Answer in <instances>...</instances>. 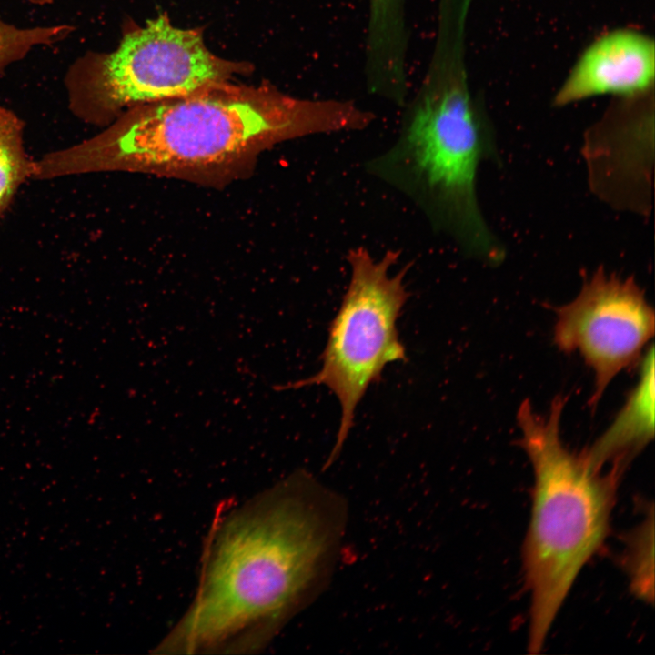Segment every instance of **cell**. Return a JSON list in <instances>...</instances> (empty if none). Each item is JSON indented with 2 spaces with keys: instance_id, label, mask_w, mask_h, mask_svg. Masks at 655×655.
Masks as SVG:
<instances>
[{
  "instance_id": "cell-6",
  "label": "cell",
  "mask_w": 655,
  "mask_h": 655,
  "mask_svg": "<svg viewBox=\"0 0 655 655\" xmlns=\"http://www.w3.org/2000/svg\"><path fill=\"white\" fill-rule=\"evenodd\" d=\"M399 256L396 249H388L379 258L366 247L348 250L349 282L329 324L320 369L309 378L279 386L282 390L326 386L338 399L339 428L326 467L340 453L368 388L379 380L388 364L407 359L397 321L408 299L405 277L410 267L393 274L391 268Z\"/></svg>"
},
{
  "instance_id": "cell-12",
  "label": "cell",
  "mask_w": 655,
  "mask_h": 655,
  "mask_svg": "<svg viewBox=\"0 0 655 655\" xmlns=\"http://www.w3.org/2000/svg\"><path fill=\"white\" fill-rule=\"evenodd\" d=\"M654 510L646 509L644 518L624 538L621 563L633 595L652 604L654 600Z\"/></svg>"
},
{
  "instance_id": "cell-14",
  "label": "cell",
  "mask_w": 655,
  "mask_h": 655,
  "mask_svg": "<svg viewBox=\"0 0 655 655\" xmlns=\"http://www.w3.org/2000/svg\"><path fill=\"white\" fill-rule=\"evenodd\" d=\"M405 9V0H368V13L378 19L399 15Z\"/></svg>"
},
{
  "instance_id": "cell-11",
  "label": "cell",
  "mask_w": 655,
  "mask_h": 655,
  "mask_svg": "<svg viewBox=\"0 0 655 655\" xmlns=\"http://www.w3.org/2000/svg\"><path fill=\"white\" fill-rule=\"evenodd\" d=\"M25 123L0 106V217L9 208L20 186L33 178L35 160L27 154Z\"/></svg>"
},
{
  "instance_id": "cell-2",
  "label": "cell",
  "mask_w": 655,
  "mask_h": 655,
  "mask_svg": "<svg viewBox=\"0 0 655 655\" xmlns=\"http://www.w3.org/2000/svg\"><path fill=\"white\" fill-rule=\"evenodd\" d=\"M345 523L341 497L304 470L235 511L212 541L173 646L218 648L248 633L267 635L318 590Z\"/></svg>"
},
{
  "instance_id": "cell-3",
  "label": "cell",
  "mask_w": 655,
  "mask_h": 655,
  "mask_svg": "<svg viewBox=\"0 0 655 655\" xmlns=\"http://www.w3.org/2000/svg\"><path fill=\"white\" fill-rule=\"evenodd\" d=\"M469 8L458 1L438 6L431 57L416 94L402 106L392 144L364 162V170L406 196L431 229L468 257L488 265L505 249L479 207L477 175L496 156L494 132L471 92L466 64Z\"/></svg>"
},
{
  "instance_id": "cell-5",
  "label": "cell",
  "mask_w": 655,
  "mask_h": 655,
  "mask_svg": "<svg viewBox=\"0 0 655 655\" xmlns=\"http://www.w3.org/2000/svg\"><path fill=\"white\" fill-rule=\"evenodd\" d=\"M232 70L207 49L198 32L159 16L127 32L113 52L78 57L65 86L72 114L106 126L125 108L189 95L226 81Z\"/></svg>"
},
{
  "instance_id": "cell-8",
  "label": "cell",
  "mask_w": 655,
  "mask_h": 655,
  "mask_svg": "<svg viewBox=\"0 0 655 655\" xmlns=\"http://www.w3.org/2000/svg\"><path fill=\"white\" fill-rule=\"evenodd\" d=\"M654 89L613 101L585 134L591 190L613 207L647 215L651 206Z\"/></svg>"
},
{
  "instance_id": "cell-10",
  "label": "cell",
  "mask_w": 655,
  "mask_h": 655,
  "mask_svg": "<svg viewBox=\"0 0 655 655\" xmlns=\"http://www.w3.org/2000/svg\"><path fill=\"white\" fill-rule=\"evenodd\" d=\"M639 379L610 427L581 451L598 470L623 474L629 463L654 436V349L650 345L641 360Z\"/></svg>"
},
{
  "instance_id": "cell-1",
  "label": "cell",
  "mask_w": 655,
  "mask_h": 655,
  "mask_svg": "<svg viewBox=\"0 0 655 655\" xmlns=\"http://www.w3.org/2000/svg\"><path fill=\"white\" fill-rule=\"evenodd\" d=\"M371 121V112L350 100L299 98L220 81L128 109L96 136L45 154L34 179L100 172L224 176L281 143L362 131Z\"/></svg>"
},
{
  "instance_id": "cell-7",
  "label": "cell",
  "mask_w": 655,
  "mask_h": 655,
  "mask_svg": "<svg viewBox=\"0 0 655 655\" xmlns=\"http://www.w3.org/2000/svg\"><path fill=\"white\" fill-rule=\"evenodd\" d=\"M554 311L555 345L578 353L593 372L594 408L611 381L643 357L654 335L653 308L632 277L600 267L584 277L574 299Z\"/></svg>"
},
{
  "instance_id": "cell-9",
  "label": "cell",
  "mask_w": 655,
  "mask_h": 655,
  "mask_svg": "<svg viewBox=\"0 0 655 655\" xmlns=\"http://www.w3.org/2000/svg\"><path fill=\"white\" fill-rule=\"evenodd\" d=\"M654 76L653 39L637 29H615L596 38L581 53L552 105L564 107L599 96L638 95L654 89Z\"/></svg>"
},
{
  "instance_id": "cell-4",
  "label": "cell",
  "mask_w": 655,
  "mask_h": 655,
  "mask_svg": "<svg viewBox=\"0 0 655 655\" xmlns=\"http://www.w3.org/2000/svg\"><path fill=\"white\" fill-rule=\"evenodd\" d=\"M566 398L557 396L546 415L529 400L517 412L519 445L533 469L529 523L522 550L529 591L528 650L541 651L580 570L602 546L621 474L593 469L560 436Z\"/></svg>"
},
{
  "instance_id": "cell-13",
  "label": "cell",
  "mask_w": 655,
  "mask_h": 655,
  "mask_svg": "<svg viewBox=\"0 0 655 655\" xmlns=\"http://www.w3.org/2000/svg\"><path fill=\"white\" fill-rule=\"evenodd\" d=\"M73 31L67 24L19 27L0 18V74L34 48L64 41Z\"/></svg>"
},
{
  "instance_id": "cell-15",
  "label": "cell",
  "mask_w": 655,
  "mask_h": 655,
  "mask_svg": "<svg viewBox=\"0 0 655 655\" xmlns=\"http://www.w3.org/2000/svg\"><path fill=\"white\" fill-rule=\"evenodd\" d=\"M25 1H27L28 3H30L32 5H40V6L49 5L53 2V0H25Z\"/></svg>"
}]
</instances>
